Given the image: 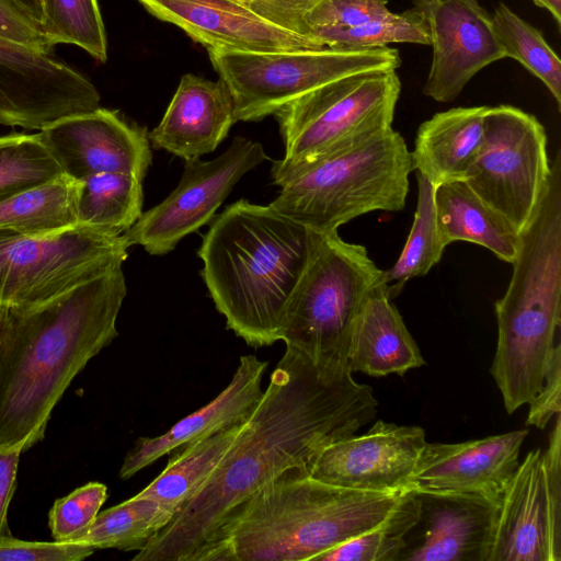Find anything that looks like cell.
Returning a JSON list of instances; mask_svg holds the SVG:
<instances>
[{
  "label": "cell",
  "instance_id": "obj_1",
  "mask_svg": "<svg viewBox=\"0 0 561 561\" xmlns=\"http://www.w3.org/2000/svg\"><path fill=\"white\" fill-rule=\"evenodd\" d=\"M373 389L287 347L236 440L195 494L131 560L197 561L228 516L291 468L376 416Z\"/></svg>",
  "mask_w": 561,
  "mask_h": 561
},
{
  "label": "cell",
  "instance_id": "obj_2",
  "mask_svg": "<svg viewBox=\"0 0 561 561\" xmlns=\"http://www.w3.org/2000/svg\"><path fill=\"white\" fill-rule=\"evenodd\" d=\"M121 266L45 304L0 306V449L41 442L75 377L118 335Z\"/></svg>",
  "mask_w": 561,
  "mask_h": 561
},
{
  "label": "cell",
  "instance_id": "obj_3",
  "mask_svg": "<svg viewBox=\"0 0 561 561\" xmlns=\"http://www.w3.org/2000/svg\"><path fill=\"white\" fill-rule=\"evenodd\" d=\"M319 232L270 205L239 199L213 219L197 251L227 328L252 347L280 341L289 301Z\"/></svg>",
  "mask_w": 561,
  "mask_h": 561
},
{
  "label": "cell",
  "instance_id": "obj_4",
  "mask_svg": "<svg viewBox=\"0 0 561 561\" xmlns=\"http://www.w3.org/2000/svg\"><path fill=\"white\" fill-rule=\"evenodd\" d=\"M410 491L346 489L291 468L237 507L197 561H316L382 525Z\"/></svg>",
  "mask_w": 561,
  "mask_h": 561
},
{
  "label": "cell",
  "instance_id": "obj_5",
  "mask_svg": "<svg viewBox=\"0 0 561 561\" xmlns=\"http://www.w3.org/2000/svg\"><path fill=\"white\" fill-rule=\"evenodd\" d=\"M504 296L494 304L497 340L490 373L512 414L540 390L561 348V152L520 245Z\"/></svg>",
  "mask_w": 561,
  "mask_h": 561
},
{
  "label": "cell",
  "instance_id": "obj_6",
  "mask_svg": "<svg viewBox=\"0 0 561 561\" xmlns=\"http://www.w3.org/2000/svg\"><path fill=\"white\" fill-rule=\"evenodd\" d=\"M411 171V151L391 127L358 145L271 172L280 191L268 205L316 232L337 231L374 210H402Z\"/></svg>",
  "mask_w": 561,
  "mask_h": 561
},
{
  "label": "cell",
  "instance_id": "obj_7",
  "mask_svg": "<svg viewBox=\"0 0 561 561\" xmlns=\"http://www.w3.org/2000/svg\"><path fill=\"white\" fill-rule=\"evenodd\" d=\"M382 274L364 245L344 241L337 231L319 233L289 301L280 341L320 369L350 371L355 324L383 284Z\"/></svg>",
  "mask_w": 561,
  "mask_h": 561
},
{
  "label": "cell",
  "instance_id": "obj_8",
  "mask_svg": "<svg viewBox=\"0 0 561 561\" xmlns=\"http://www.w3.org/2000/svg\"><path fill=\"white\" fill-rule=\"evenodd\" d=\"M401 82L396 70H374L323 84L274 115L285 152L271 172L364 142L392 127Z\"/></svg>",
  "mask_w": 561,
  "mask_h": 561
},
{
  "label": "cell",
  "instance_id": "obj_9",
  "mask_svg": "<svg viewBox=\"0 0 561 561\" xmlns=\"http://www.w3.org/2000/svg\"><path fill=\"white\" fill-rule=\"evenodd\" d=\"M207 51L232 95L236 122L274 115L295 99L334 80L366 71L397 70L401 65L398 50L389 46Z\"/></svg>",
  "mask_w": 561,
  "mask_h": 561
},
{
  "label": "cell",
  "instance_id": "obj_10",
  "mask_svg": "<svg viewBox=\"0 0 561 561\" xmlns=\"http://www.w3.org/2000/svg\"><path fill=\"white\" fill-rule=\"evenodd\" d=\"M128 248L124 234L85 225L47 236L0 229V306L45 304L123 265Z\"/></svg>",
  "mask_w": 561,
  "mask_h": 561
},
{
  "label": "cell",
  "instance_id": "obj_11",
  "mask_svg": "<svg viewBox=\"0 0 561 561\" xmlns=\"http://www.w3.org/2000/svg\"><path fill=\"white\" fill-rule=\"evenodd\" d=\"M551 164L545 127L512 105L489 106L478 156L463 181L519 234L548 188Z\"/></svg>",
  "mask_w": 561,
  "mask_h": 561
},
{
  "label": "cell",
  "instance_id": "obj_12",
  "mask_svg": "<svg viewBox=\"0 0 561 561\" xmlns=\"http://www.w3.org/2000/svg\"><path fill=\"white\" fill-rule=\"evenodd\" d=\"M530 450L501 499L488 561H561V417Z\"/></svg>",
  "mask_w": 561,
  "mask_h": 561
},
{
  "label": "cell",
  "instance_id": "obj_13",
  "mask_svg": "<svg viewBox=\"0 0 561 561\" xmlns=\"http://www.w3.org/2000/svg\"><path fill=\"white\" fill-rule=\"evenodd\" d=\"M266 159L260 142L238 136L215 159L185 160L176 187L124 233L127 243L151 255L173 251L184 237L211 221L241 178Z\"/></svg>",
  "mask_w": 561,
  "mask_h": 561
},
{
  "label": "cell",
  "instance_id": "obj_14",
  "mask_svg": "<svg viewBox=\"0 0 561 561\" xmlns=\"http://www.w3.org/2000/svg\"><path fill=\"white\" fill-rule=\"evenodd\" d=\"M99 104L94 84L51 53L0 37V124L41 130Z\"/></svg>",
  "mask_w": 561,
  "mask_h": 561
},
{
  "label": "cell",
  "instance_id": "obj_15",
  "mask_svg": "<svg viewBox=\"0 0 561 561\" xmlns=\"http://www.w3.org/2000/svg\"><path fill=\"white\" fill-rule=\"evenodd\" d=\"M420 426L379 420L362 435L339 439L322 449L308 468L313 479L367 492L413 490V474L426 444Z\"/></svg>",
  "mask_w": 561,
  "mask_h": 561
},
{
  "label": "cell",
  "instance_id": "obj_16",
  "mask_svg": "<svg viewBox=\"0 0 561 561\" xmlns=\"http://www.w3.org/2000/svg\"><path fill=\"white\" fill-rule=\"evenodd\" d=\"M424 14L433 57L423 94L448 103L488 65L504 59L491 18L477 0H413Z\"/></svg>",
  "mask_w": 561,
  "mask_h": 561
},
{
  "label": "cell",
  "instance_id": "obj_17",
  "mask_svg": "<svg viewBox=\"0 0 561 561\" xmlns=\"http://www.w3.org/2000/svg\"><path fill=\"white\" fill-rule=\"evenodd\" d=\"M38 134L62 173L79 181L102 172L144 180L152 159L146 128L100 106L61 117Z\"/></svg>",
  "mask_w": 561,
  "mask_h": 561
},
{
  "label": "cell",
  "instance_id": "obj_18",
  "mask_svg": "<svg viewBox=\"0 0 561 561\" xmlns=\"http://www.w3.org/2000/svg\"><path fill=\"white\" fill-rule=\"evenodd\" d=\"M157 19L182 28L207 49L284 51L323 46L274 24L240 0H138Z\"/></svg>",
  "mask_w": 561,
  "mask_h": 561
},
{
  "label": "cell",
  "instance_id": "obj_19",
  "mask_svg": "<svg viewBox=\"0 0 561 561\" xmlns=\"http://www.w3.org/2000/svg\"><path fill=\"white\" fill-rule=\"evenodd\" d=\"M527 430L462 443H426L413 474V490L501 499L519 465Z\"/></svg>",
  "mask_w": 561,
  "mask_h": 561
},
{
  "label": "cell",
  "instance_id": "obj_20",
  "mask_svg": "<svg viewBox=\"0 0 561 561\" xmlns=\"http://www.w3.org/2000/svg\"><path fill=\"white\" fill-rule=\"evenodd\" d=\"M419 536L399 561H488L500 502L462 493L413 490Z\"/></svg>",
  "mask_w": 561,
  "mask_h": 561
},
{
  "label": "cell",
  "instance_id": "obj_21",
  "mask_svg": "<svg viewBox=\"0 0 561 561\" xmlns=\"http://www.w3.org/2000/svg\"><path fill=\"white\" fill-rule=\"evenodd\" d=\"M234 123L233 99L226 83L186 73L148 138L156 150L184 161L199 159L218 147Z\"/></svg>",
  "mask_w": 561,
  "mask_h": 561
},
{
  "label": "cell",
  "instance_id": "obj_22",
  "mask_svg": "<svg viewBox=\"0 0 561 561\" xmlns=\"http://www.w3.org/2000/svg\"><path fill=\"white\" fill-rule=\"evenodd\" d=\"M268 366L255 355H244L228 386L210 402L156 437H139L126 454L119 478L127 480L173 449L224 427L245 422L260 402L263 375Z\"/></svg>",
  "mask_w": 561,
  "mask_h": 561
},
{
  "label": "cell",
  "instance_id": "obj_23",
  "mask_svg": "<svg viewBox=\"0 0 561 561\" xmlns=\"http://www.w3.org/2000/svg\"><path fill=\"white\" fill-rule=\"evenodd\" d=\"M488 108L454 107L423 122L411 152L413 170L434 186L463 180L481 148Z\"/></svg>",
  "mask_w": 561,
  "mask_h": 561
},
{
  "label": "cell",
  "instance_id": "obj_24",
  "mask_svg": "<svg viewBox=\"0 0 561 561\" xmlns=\"http://www.w3.org/2000/svg\"><path fill=\"white\" fill-rule=\"evenodd\" d=\"M425 360L397 307L380 285L365 304L353 332L350 371L374 377L403 376Z\"/></svg>",
  "mask_w": 561,
  "mask_h": 561
},
{
  "label": "cell",
  "instance_id": "obj_25",
  "mask_svg": "<svg viewBox=\"0 0 561 561\" xmlns=\"http://www.w3.org/2000/svg\"><path fill=\"white\" fill-rule=\"evenodd\" d=\"M434 202L438 232L445 245L455 241L471 242L506 263L515 261L520 234L463 180L435 186Z\"/></svg>",
  "mask_w": 561,
  "mask_h": 561
},
{
  "label": "cell",
  "instance_id": "obj_26",
  "mask_svg": "<svg viewBox=\"0 0 561 561\" xmlns=\"http://www.w3.org/2000/svg\"><path fill=\"white\" fill-rule=\"evenodd\" d=\"M245 422L224 427L170 451L165 468L136 495L159 501L176 514L221 461Z\"/></svg>",
  "mask_w": 561,
  "mask_h": 561
},
{
  "label": "cell",
  "instance_id": "obj_27",
  "mask_svg": "<svg viewBox=\"0 0 561 561\" xmlns=\"http://www.w3.org/2000/svg\"><path fill=\"white\" fill-rule=\"evenodd\" d=\"M81 181L60 174L0 203V229L47 236L78 226Z\"/></svg>",
  "mask_w": 561,
  "mask_h": 561
},
{
  "label": "cell",
  "instance_id": "obj_28",
  "mask_svg": "<svg viewBox=\"0 0 561 561\" xmlns=\"http://www.w3.org/2000/svg\"><path fill=\"white\" fill-rule=\"evenodd\" d=\"M175 511L148 497L135 495L100 512L88 530L75 541L95 549L140 551L165 527Z\"/></svg>",
  "mask_w": 561,
  "mask_h": 561
},
{
  "label": "cell",
  "instance_id": "obj_29",
  "mask_svg": "<svg viewBox=\"0 0 561 561\" xmlns=\"http://www.w3.org/2000/svg\"><path fill=\"white\" fill-rule=\"evenodd\" d=\"M142 180L126 173L102 172L81 181L78 224L111 234H124L142 215Z\"/></svg>",
  "mask_w": 561,
  "mask_h": 561
},
{
  "label": "cell",
  "instance_id": "obj_30",
  "mask_svg": "<svg viewBox=\"0 0 561 561\" xmlns=\"http://www.w3.org/2000/svg\"><path fill=\"white\" fill-rule=\"evenodd\" d=\"M416 180L417 203L410 233L396 263L382 274L390 299L400 294L408 280L427 274L440 261L446 248L437 227L435 186L417 172Z\"/></svg>",
  "mask_w": 561,
  "mask_h": 561
},
{
  "label": "cell",
  "instance_id": "obj_31",
  "mask_svg": "<svg viewBox=\"0 0 561 561\" xmlns=\"http://www.w3.org/2000/svg\"><path fill=\"white\" fill-rule=\"evenodd\" d=\"M491 18L493 33L505 57L513 58L538 78L561 111V60L542 33L500 3Z\"/></svg>",
  "mask_w": 561,
  "mask_h": 561
},
{
  "label": "cell",
  "instance_id": "obj_32",
  "mask_svg": "<svg viewBox=\"0 0 561 561\" xmlns=\"http://www.w3.org/2000/svg\"><path fill=\"white\" fill-rule=\"evenodd\" d=\"M306 34L323 47L377 48L408 43L430 46V34L422 11L412 7L401 13L390 12L381 19L353 27H312Z\"/></svg>",
  "mask_w": 561,
  "mask_h": 561
},
{
  "label": "cell",
  "instance_id": "obj_33",
  "mask_svg": "<svg viewBox=\"0 0 561 561\" xmlns=\"http://www.w3.org/2000/svg\"><path fill=\"white\" fill-rule=\"evenodd\" d=\"M43 9L41 30L50 47L72 44L106 61L107 42L98 0H43Z\"/></svg>",
  "mask_w": 561,
  "mask_h": 561
},
{
  "label": "cell",
  "instance_id": "obj_34",
  "mask_svg": "<svg viewBox=\"0 0 561 561\" xmlns=\"http://www.w3.org/2000/svg\"><path fill=\"white\" fill-rule=\"evenodd\" d=\"M60 174L38 133L0 136V203Z\"/></svg>",
  "mask_w": 561,
  "mask_h": 561
},
{
  "label": "cell",
  "instance_id": "obj_35",
  "mask_svg": "<svg viewBox=\"0 0 561 561\" xmlns=\"http://www.w3.org/2000/svg\"><path fill=\"white\" fill-rule=\"evenodd\" d=\"M417 519L419 502L411 490L399 510L382 525L323 552L316 561H399Z\"/></svg>",
  "mask_w": 561,
  "mask_h": 561
},
{
  "label": "cell",
  "instance_id": "obj_36",
  "mask_svg": "<svg viewBox=\"0 0 561 561\" xmlns=\"http://www.w3.org/2000/svg\"><path fill=\"white\" fill-rule=\"evenodd\" d=\"M107 496L105 484L88 482L68 495L57 499L48 513L53 539L72 542L79 538L92 525Z\"/></svg>",
  "mask_w": 561,
  "mask_h": 561
},
{
  "label": "cell",
  "instance_id": "obj_37",
  "mask_svg": "<svg viewBox=\"0 0 561 561\" xmlns=\"http://www.w3.org/2000/svg\"><path fill=\"white\" fill-rule=\"evenodd\" d=\"M390 12L388 0H323L306 15L302 33L312 27H353Z\"/></svg>",
  "mask_w": 561,
  "mask_h": 561
},
{
  "label": "cell",
  "instance_id": "obj_38",
  "mask_svg": "<svg viewBox=\"0 0 561 561\" xmlns=\"http://www.w3.org/2000/svg\"><path fill=\"white\" fill-rule=\"evenodd\" d=\"M94 549L67 541H27L12 535L0 537V561H80Z\"/></svg>",
  "mask_w": 561,
  "mask_h": 561
},
{
  "label": "cell",
  "instance_id": "obj_39",
  "mask_svg": "<svg viewBox=\"0 0 561 561\" xmlns=\"http://www.w3.org/2000/svg\"><path fill=\"white\" fill-rule=\"evenodd\" d=\"M529 404L526 423L545 430L561 412V348L549 363L543 383Z\"/></svg>",
  "mask_w": 561,
  "mask_h": 561
},
{
  "label": "cell",
  "instance_id": "obj_40",
  "mask_svg": "<svg viewBox=\"0 0 561 561\" xmlns=\"http://www.w3.org/2000/svg\"><path fill=\"white\" fill-rule=\"evenodd\" d=\"M0 37L36 50H51L41 28L8 0H0Z\"/></svg>",
  "mask_w": 561,
  "mask_h": 561
},
{
  "label": "cell",
  "instance_id": "obj_41",
  "mask_svg": "<svg viewBox=\"0 0 561 561\" xmlns=\"http://www.w3.org/2000/svg\"><path fill=\"white\" fill-rule=\"evenodd\" d=\"M323 0H247L245 4L263 19L302 33L306 15Z\"/></svg>",
  "mask_w": 561,
  "mask_h": 561
},
{
  "label": "cell",
  "instance_id": "obj_42",
  "mask_svg": "<svg viewBox=\"0 0 561 561\" xmlns=\"http://www.w3.org/2000/svg\"><path fill=\"white\" fill-rule=\"evenodd\" d=\"M21 454L19 449H0V537L12 535L8 524V512L16 488Z\"/></svg>",
  "mask_w": 561,
  "mask_h": 561
},
{
  "label": "cell",
  "instance_id": "obj_43",
  "mask_svg": "<svg viewBox=\"0 0 561 561\" xmlns=\"http://www.w3.org/2000/svg\"><path fill=\"white\" fill-rule=\"evenodd\" d=\"M31 19L39 28L44 20L43 0H8ZM42 31V30H41Z\"/></svg>",
  "mask_w": 561,
  "mask_h": 561
},
{
  "label": "cell",
  "instance_id": "obj_44",
  "mask_svg": "<svg viewBox=\"0 0 561 561\" xmlns=\"http://www.w3.org/2000/svg\"><path fill=\"white\" fill-rule=\"evenodd\" d=\"M533 2L537 7L546 9L556 21L558 27L561 26V0H533Z\"/></svg>",
  "mask_w": 561,
  "mask_h": 561
},
{
  "label": "cell",
  "instance_id": "obj_45",
  "mask_svg": "<svg viewBox=\"0 0 561 561\" xmlns=\"http://www.w3.org/2000/svg\"><path fill=\"white\" fill-rule=\"evenodd\" d=\"M240 1H242V2H244V3L247 2V0H240Z\"/></svg>",
  "mask_w": 561,
  "mask_h": 561
}]
</instances>
